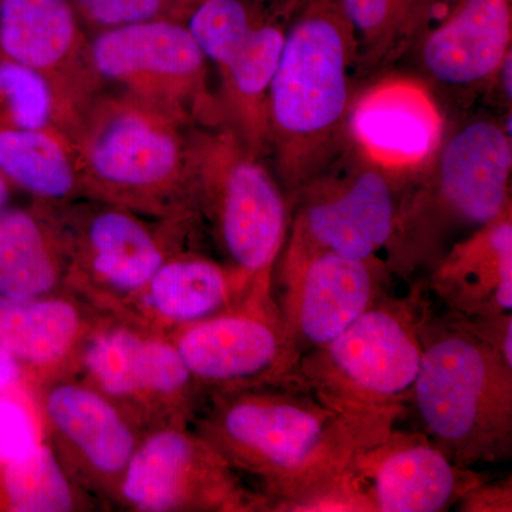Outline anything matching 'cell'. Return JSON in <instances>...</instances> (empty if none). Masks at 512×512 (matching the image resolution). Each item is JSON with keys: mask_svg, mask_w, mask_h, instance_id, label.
<instances>
[{"mask_svg": "<svg viewBox=\"0 0 512 512\" xmlns=\"http://www.w3.org/2000/svg\"><path fill=\"white\" fill-rule=\"evenodd\" d=\"M402 416L339 412L302 390L254 387L212 393L195 431L238 473L258 478L278 511L339 476Z\"/></svg>", "mask_w": 512, "mask_h": 512, "instance_id": "1", "label": "cell"}, {"mask_svg": "<svg viewBox=\"0 0 512 512\" xmlns=\"http://www.w3.org/2000/svg\"><path fill=\"white\" fill-rule=\"evenodd\" d=\"M357 76L355 33L338 0H299L268 92L269 153L289 204L345 150Z\"/></svg>", "mask_w": 512, "mask_h": 512, "instance_id": "2", "label": "cell"}, {"mask_svg": "<svg viewBox=\"0 0 512 512\" xmlns=\"http://www.w3.org/2000/svg\"><path fill=\"white\" fill-rule=\"evenodd\" d=\"M195 127L181 114L133 94L97 93L70 134L83 194L140 214L201 215Z\"/></svg>", "mask_w": 512, "mask_h": 512, "instance_id": "3", "label": "cell"}, {"mask_svg": "<svg viewBox=\"0 0 512 512\" xmlns=\"http://www.w3.org/2000/svg\"><path fill=\"white\" fill-rule=\"evenodd\" d=\"M511 136L477 120L444 137L436 156L399 185L392 241L383 259L392 276L409 281L430 271L460 239L511 205Z\"/></svg>", "mask_w": 512, "mask_h": 512, "instance_id": "4", "label": "cell"}, {"mask_svg": "<svg viewBox=\"0 0 512 512\" xmlns=\"http://www.w3.org/2000/svg\"><path fill=\"white\" fill-rule=\"evenodd\" d=\"M421 360L410 392L424 433L457 466L505 463L512 456V366L439 312L430 295L420 320Z\"/></svg>", "mask_w": 512, "mask_h": 512, "instance_id": "5", "label": "cell"}, {"mask_svg": "<svg viewBox=\"0 0 512 512\" xmlns=\"http://www.w3.org/2000/svg\"><path fill=\"white\" fill-rule=\"evenodd\" d=\"M423 281L406 295L384 292L322 348L299 360L302 392L345 413L404 414L421 360Z\"/></svg>", "mask_w": 512, "mask_h": 512, "instance_id": "6", "label": "cell"}, {"mask_svg": "<svg viewBox=\"0 0 512 512\" xmlns=\"http://www.w3.org/2000/svg\"><path fill=\"white\" fill-rule=\"evenodd\" d=\"M195 195L227 266L245 285L274 279L291 204L274 174L227 124L194 128Z\"/></svg>", "mask_w": 512, "mask_h": 512, "instance_id": "7", "label": "cell"}, {"mask_svg": "<svg viewBox=\"0 0 512 512\" xmlns=\"http://www.w3.org/2000/svg\"><path fill=\"white\" fill-rule=\"evenodd\" d=\"M299 0H205L185 20L220 76L222 119L254 156L269 154L268 92Z\"/></svg>", "mask_w": 512, "mask_h": 512, "instance_id": "8", "label": "cell"}, {"mask_svg": "<svg viewBox=\"0 0 512 512\" xmlns=\"http://www.w3.org/2000/svg\"><path fill=\"white\" fill-rule=\"evenodd\" d=\"M399 185L345 147L291 200V224L278 264L320 252L372 259L386 251ZM276 264V265H278Z\"/></svg>", "mask_w": 512, "mask_h": 512, "instance_id": "9", "label": "cell"}, {"mask_svg": "<svg viewBox=\"0 0 512 512\" xmlns=\"http://www.w3.org/2000/svg\"><path fill=\"white\" fill-rule=\"evenodd\" d=\"M171 339L201 390H302L301 355L286 336L274 279L256 282L237 305L175 330Z\"/></svg>", "mask_w": 512, "mask_h": 512, "instance_id": "10", "label": "cell"}, {"mask_svg": "<svg viewBox=\"0 0 512 512\" xmlns=\"http://www.w3.org/2000/svg\"><path fill=\"white\" fill-rule=\"evenodd\" d=\"M90 59L101 83L153 101L197 126H220L217 96L208 84V60L185 22L154 19L90 36Z\"/></svg>", "mask_w": 512, "mask_h": 512, "instance_id": "11", "label": "cell"}, {"mask_svg": "<svg viewBox=\"0 0 512 512\" xmlns=\"http://www.w3.org/2000/svg\"><path fill=\"white\" fill-rule=\"evenodd\" d=\"M119 494L136 511H269V498L187 426L167 424L140 440Z\"/></svg>", "mask_w": 512, "mask_h": 512, "instance_id": "12", "label": "cell"}, {"mask_svg": "<svg viewBox=\"0 0 512 512\" xmlns=\"http://www.w3.org/2000/svg\"><path fill=\"white\" fill-rule=\"evenodd\" d=\"M90 386L126 413L163 409L171 424L187 426L201 392L173 339L133 326L97 330L83 348Z\"/></svg>", "mask_w": 512, "mask_h": 512, "instance_id": "13", "label": "cell"}, {"mask_svg": "<svg viewBox=\"0 0 512 512\" xmlns=\"http://www.w3.org/2000/svg\"><path fill=\"white\" fill-rule=\"evenodd\" d=\"M444 137L439 103L416 77H383L356 93L350 104L346 147L397 185L433 160Z\"/></svg>", "mask_w": 512, "mask_h": 512, "instance_id": "14", "label": "cell"}, {"mask_svg": "<svg viewBox=\"0 0 512 512\" xmlns=\"http://www.w3.org/2000/svg\"><path fill=\"white\" fill-rule=\"evenodd\" d=\"M278 265L282 292L276 302L286 336L301 356L349 328L393 278L379 256L355 259L320 252Z\"/></svg>", "mask_w": 512, "mask_h": 512, "instance_id": "15", "label": "cell"}, {"mask_svg": "<svg viewBox=\"0 0 512 512\" xmlns=\"http://www.w3.org/2000/svg\"><path fill=\"white\" fill-rule=\"evenodd\" d=\"M448 87L494 83L512 52V0H423L407 50Z\"/></svg>", "mask_w": 512, "mask_h": 512, "instance_id": "16", "label": "cell"}, {"mask_svg": "<svg viewBox=\"0 0 512 512\" xmlns=\"http://www.w3.org/2000/svg\"><path fill=\"white\" fill-rule=\"evenodd\" d=\"M60 218L52 212L67 269L111 293L136 298L184 238L165 241L140 212L96 200Z\"/></svg>", "mask_w": 512, "mask_h": 512, "instance_id": "17", "label": "cell"}, {"mask_svg": "<svg viewBox=\"0 0 512 512\" xmlns=\"http://www.w3.org/2000/svg\"><path fill=\"white\" fill-rule=\"evenodd\" d=\"M375 512H441L487 477L457 466L423 430L394 429L352 460Z\"/></svg>", "mask_w": 512, "mask_h": 512, "instance_id": "18", "label": "cell"}, {"mask_svg": "<svg viewBox=\"0 0 512 512\" xmlns=\"http://www.w3.org/2000/svg\"><path fill=\"white\" fill-rule=\"evenodd\" d=\"M72 0H0V57L45 74L77 113L99 93Z\"/></svg>", "mask_w": 512, "mask_h": 512, "instance_id": "19", "label": "cell"}, {"mask_svg": "<svg viewBox=\"0 0 512 512\" xmlns=\"http://www.w3.org/2000/svg\"><path fill=\"white\" fill-rule=\"evenodd\" d=\"M431 299L463 316L512 312V208L456 242L423 279Z\"/></svg>", "mask_w": 512, "mask_h": 512, "instance_id": "20", "label": "cell"}, {"mask_svg": "<svg viewBox=\"0 0 512 512\" xmlns=\"http://www.w3.org/2000/svg\"><path fill=\"white\" fill-rule=\"evenodd\" d=\"M50 429L94 481L120 488L140 443L130 417L89 383L59 382L46 390Z\"/></svg>", "mask_w": 512, "mask_h": 512, "instance_id": "21", "label": "cell"}, {"mask_svg": "<svg viewBox=\"0 0 512 512\" xmlns=\"http://www.w3.org/2000/svg\"><path fill=\"white\" fill-rule=\"evenodd\" d=\"M249 289L229 266L180 249L165 259L136 298L148 316L177 330L228 311Z\"/></svg>", "mask_w": 512, "mask_h": 512, "instance_id": "22", "label": "cell"}, {"mask_svg": "<svg viewBox=\"0 0 512 512\" xmlns=\"http://www.w3.org/2000/svg\"><path fill=\"white\" fill-rule=\"evenodd\" d=\"M66 269L52 214L42 218L19 208L0 210V298L52 295Z\"/></svg>", "mask_w": 512, "mask_h": 512, "instance_id": "23", "label": "cell"}, {"mask_svg": "<svg viewBox=\"0 0 512 512\" xmlns=\"http://www.w3.org/2000/svg\"><path fill=\"white\" fill-rule=\"evenodd\" d=\"M87 333L86 316L70 299L0 298V343L19 362L53 369L72 356Z\"/></svg>", "mask_w": 512, "mask_h": 512, "instance_id": "24", "label": "cell"}, {"mask_svg": "<svg viewBox=\"0 0 512 512\" xmlns=\"http://www.w3.org/2000/svg\"><path fill=\"white\" fill-rule=\"evenodd\" d=\"M0 173L49 207L83 195L72 143L55 131L0 128Z\"/></svg>", "mask_w": 512, "mask_h": 512, "instance_id": "25", "label": "cell"}, {"mask_svg": "<svg viewBox=\"0 0 512 512\" xmlns=\"http://www.w3.org/2000/svg\"><path fill=\"white\" fill-rule=\"evenodd\" d=\"M77 117L45 74L0 57V128L55 131L70 140Z\"/></svg>", "mask_w": 512, "mask_h": 512, "instance_id": "26", "label": "cell"}, {"mask_svg": "<svg viewBox=\"0 0 512 512\" xmlns=\"http://www.w3.org/2000/svg\"><path fill=\"white\" fill-rule=\"evenodd\" d=\"M338 2L355 33L359 74H370L406 52L423 0Z\"/></svg>", "mask_w": 512, "mask_h": 512, "instance_id": "27", "label": "cell"}, {"mask_svg": "<svg viewBox=\"0 0 512 512\" xmlns=\"http://www.w3.org/2000/svg\"><path fill=\"white\" fill-rule=\"evenodd\" d=\"M3 487L10 508L18 512H70L77 495L55 450L40 443L18 460L3 464Z\"/></svg>", "mask_w": 512, "mask_h": 512, "instance_id": "28", "label": "cell"}, {"mask_svg": "<svg viewBox=\"0 0 512 512\" xmlns=\"http://www.w3.org/2000/svg\"><path fill=\"white\" fill-rule=\"evenodd\" d=\"M84 29L96 33L154 19H181L175 0H72Z\"/></svg>", "mask_w": 512, "mask_h": 512, "instance_id": "29", "label": "cell"}, {"mask_svg": "<svg viewBox=\"0 0 512 512\" xmlns=\"http://www.w3.org/2000/svg\"><path fill=\"white\" fill-rule=\"evenodd\" d=\"M352 464V463H350ZM279 512H375V505L352 466L308 494L279 507Z\"/></svg>", "mask_w": 512, "mask_h": 512, "instance_id": "30", "label": "cell"}, {"mask_svg": "<svg viewBox=\"0 0 512 512\" xmlns=\"http://www.w3.org/2000/svg\"><path fill=\"white\" fill-rule=\"evenodd\" d=\"M39 444L35 421L26 407L0 396V461L6 464L18 460Z\"/></svg>", "mask_w": 512, "mask_h": 512, "instance_id": "31", "label": "cell"}, {"mask_svg": "<svg viewBox=\"0 0 512 512\" xmlns=\"http://www.w3.org/2000/svg\"><path fill=\"white\" fill-rule=\"evenodd\" d=\"M454 315L464 328L497 350L505 362L512 366V312L493 316Z\"/></svg>", "mask_w": 512, "mask_h": 512, "instance_id": "32", "label": "cell"}, {"mask_svg": "<svg viewBox=\"0 0 512 512\" xmlns=\"http://www.w3.org/2000/svg\"><path fill=\"white\" fill-rule=\"evenodd\" d=\"M456 507L458 511L463 512H511V476L495 483L485 480L477 484L461 497Z\"/></svg>", "mask_w": 512, "mask_h": 512, "instance_id": "33", "label": "cell"}, {"mask_svg": "<svg viewBox=\"0 0 512 512\" xmlns=\"http://www.w3.org/2000/svg\"><path fill=\"white\" fill-rule=\"evenodd\" d=\"M19 379V360L0 343V394L16 386Z\"/></svg>", "mask_w": 512, "mask_h": 512, "instance_id": "34", "label": "cell"}, {"mask_svg": "<svg viewBox=\"0 0 512 512\" xmlns=\"http://www.w3.org/2000/svg\"><path fill=\"white\" fill-rule=\"evenodd\" d=\"M205 0H175V5H177L178 12H180L181 19L187 20L188 16L192 10L197 8L198 5L204 3Z\"/></svg>", "mask_w": 512, "mask_h": 512, "instance_id": "35", "label": "cell"}, {"mask_svg": "<svg viewBox=\"0 0 512 512\" xmlns=\"http://www.w3.org/2000/svg\"><path fill=\"white\" fill-rule=\"evenodd\" d=\"M9 183L2 173H0V210L5 208L6 202L9 200Z\"/></svg>", "mask_w": 512, "mask_h": 512, "instance_id": "36", "label": "cell"}]
</instances>
